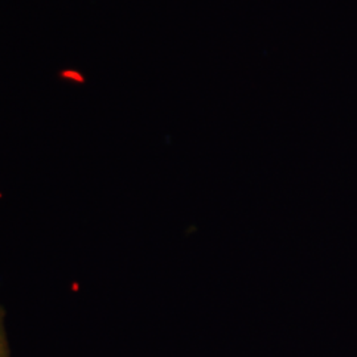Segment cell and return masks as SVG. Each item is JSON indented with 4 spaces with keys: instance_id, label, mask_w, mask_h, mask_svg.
<instances>
[{
    "instance_id": "obj_1",
    "label": "cell",
    "mask_w": 357,
    "mask_h": 357,
    "mask_svg": "<svg viewBox=\"0 0 357 357\" xmlns=\"http://www.w3.org/2000/svg\"><path fill=\"white\" fill-rule=\"evenodd\" d=\"M0 357H10V347L4 328V311L0 307Z\"/></svg>"
}]
</instances>
